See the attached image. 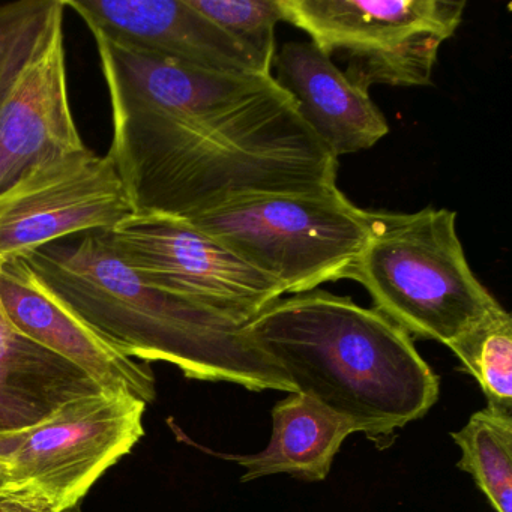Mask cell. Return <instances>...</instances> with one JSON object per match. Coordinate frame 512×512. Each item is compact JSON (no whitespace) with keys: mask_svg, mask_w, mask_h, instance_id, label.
I'll use <instances>...</instances> for the list:
<instances>
[{"mask_svg":"<svg viewBox=\"0 0 512 512\" xmlns=\"http://www.w3.org/2000/svg\"><path fill=\"white\" fill-rule=\"evenodd\" d=\"M109 154L134 214L187 220L242 197L337 184V158L265 74H230L181 112L113 118Z\"/></svg>","mask_w":512,"mask_h":512,"instance_id":"obj_1","label":"cell"},{"mask_svg":"<svg viewBox=\"0 0 512 512\" xmlns=\"http://www.w3.org/2000/svg\"><path fill=\"white\" fill-rule=\"evenodd\" d=\"M295 392L379 446L427 415L439 380L412 337L376 308L323 290L281 298L245 325Z\"/></svg>","mask_w":512,"mask_h":512,"instance_id":"obj_2","label":"cell"},{"mask_svg":"<svg viewBox=\"0 0 512 512\" xmlns=\"http://www.w3.org/2000/svg\"><path fill=\"white\" fill-rule=\"evenodd\" d=\"M23 260L68 310L128 358L169 362L190 379L295 392L251 340L247 323L146 283L98 232L53 242Z\"/></svg>","mask_w":512,"mask_h":512,"instance_id":"obj_3","label":"cell"},{"mask_svg":"<svg viewBox=\"0 0 512 512\" xmlns=\"http://www.w3.org/2000/svg\"><path fill=\"white\" fill-rule=\"evenodd\" d=\"M349 278L410 337L445 346L499 305L470 268L449 209L371 212L370 238Z\"/></svg>","mask_w":512,"mask_h":512,"instance_id":"obj_4","label":"cell"},{"mask_svg":"<svg viewBox=\"0 0 512 512\" xmlns=\"http://www.w3.org/2000/svg\"><path fill=\"white\" fill-rule=\"evenodd\" d=\"M187 221L274 278L286 295L349 278L371 232V211L350 202L337 184L242 197Z\"/></svg>","mask_w":512,"mask_h":512,"instance_id":"obj_5","label":"cell"},{"mask_svg":"<svg viewBox=\"0 0 512 512\" xmlns=\"http://www.w3.org/2000/svg\"><path fill=\"white\" fill-rule=\"evenodd\" d=\"M284 22L326 55L347 59V79L428 86L440 47L463 22V0H281Z\"/></svg>","mask_w":512,"mask_h":512,"instance_id":"obj_6","label":"cell"},{"mask_svg":"<svg viewBox=\"0 0 512 512\" xmlns=\"http://www.w3.org/2000/svg\"><path fill=\"white\" fill-rule=\"evenodd\" d=\"M98 235L146 283L244 323L286 296L278 281L184 218L133 214Z\"/></svg>","mask_w":512,"mask_h":512,"instance_id":"obj_7","label":"cell"},{"mask_svg":"<svg viewBox=\"0 0 512 512\" xmlns=\"http://www.w3.org/2000/svg\"><path fill=\"white\" fill-rule=\"evenodd\" d=\"M145 410L133 395L103 389L19 434L8 461L50 512L73 511L142 439Z\"/></svg>","mask_w":512,"mask_h":512,"instance_id":"obj_8","label":"cell"},{"mask_svg":"<svg viewBox=\"0 0 512 512\" xmlns=\"http://www.w3.org/2000/svg\"><path fill=\"white\" fill-rule=\"evenodd\" d=\"M133 214L112 155L88 148L35 167L0 193V259H26L70 236L107 232Z\"/></svg>","mask_w":512,"mask_h":512,"instance_id":"obj_9","label":"cell"},{"mask_svg":"<svg viewBox=\"0 0 512 512\" xmlns=\"http://www.w3.org/2000/svg\"><path fill=\"white\" fill-rule=\"evenodd\" d=\"M64 2L0 100V193L35 167L86 151L73 115Z\"/></svg>","mask_w":512,"mask_h":512,"instance_id":"obj_10","label":"cell"},{"mask_svg":"<svg viewBox=\"0 0 512 512\" xmlns=\"http://www.w3.org/2000/svg\"><path fill=\"white\" fill-rule=\"evenodd\" d=\"M110 43L155 53L202 70L265 73L259 62L190 0H62Z\"/></svg>","mask_w":512,"mask_h":512,"instance_id":"obj_11","label":"cell"},{"mask_svg":"<svg viewBox=\"0 0 512 512\" xmlns=\"http://www.w3.org/2000/svg\"><path fill=\"white\" fill-rule=\"evenodd\" d=\"M0 298L19 331L85 371L101 389L127 392L145 404L157 397L154 371L122 355L68 310L25 260L2 262Z\"/></svg>","mask_w":512,"mask_h":512,"instance_id":"obj_12","label":"cell"},{"mask_svg":"<svg viewBox=\"0 0 512 512\" xmlns=\"http://www.w3.org/2000/svg\"><path fill=\"white\" fill-rule=\"evenodd\" d=\"M275 82L335 158L367 151L389 133L370 91L347 79L316 44L286 43L272 62Z\"/></svg>","mask_w":512,"mask_h":512,"instance_id":"obj_13","label":"cell"},{"mask_svg":"<svg viewBox=\"0 0 512 512\" xmlns=\"http://www.w3.org/2000/svg\"><path fill=\"white\" fill-rule=\"evenodd\" d=\"M100 391L85 371L19 331L0 298V455L65 404Z\"/></svg>","mask_w":512,"mask_h":512,"instance_id":"obj_14","label":"cell"},{"mask_svg":"<svg viewBox=\"0 0 512 512\" xmlns=\"http://www.w3.org/2000/svg\"><path fill=\"white\" fill-rule=\"evenodd\" d=\"M355 427L307 395L292 392L272 410L268 446L253 455H230L245 473L241 481L286 473L305 481H322Z\"/></svg>","mask_w":512,"mask_h":512,"instance_id":"obj_15","label":"cell"},{"mask_svg":"<svg viewBox=\"0 0 512 512\" xmlns=\"http://www.w3.org/2000/svg\"><path fill=\"white\" fill-rule=\"evenodd\" d=\"M452 439L461 449L457 466L472 475L496 512H512V415L473 413Z\"/></svg>","mask_w":512,"mask_h":512,"instance_id":"obj_16","label":"cell"},{"mask_svg":"<svg viewBox=\"0 0 512 512\" xmlns=\"http://www.w3.org/2000/svg\"><path fill=\"white\" fill-rule=\"evenodd\" d=\"M448 347L481 386L488 409L512 415L511 314L497 305Z\"/></svg>","mask_w":512,"mask_h":512,"instance_id":"obj_17","label":"cell"},{"mask_svg":"<svg viewBox=\"0 0 512 512\" xmlns=\"http://www.w3.org/2000/svg\"><path fill=\"white\" fill-rule=\"evenodd\" d=\"M190 4L244 47L265 73L272 74L275 29L284 22L281 0H190Z\"/></svg>","mask_w":512,"mask_h":512,"instance_id":"obj_18","label":"cell"},{"mask_svg":"<svg viewBox=\"0 0 512 512\" xmlns=\"http://www.w3.org/2000/svg\"><path fill=\"white\" fill-rule=\"evenodd\" d=\"M59 7L61 0H17L0 5V100Z\"/></svg>","mask_w":512,"mask_h":512,"instance_id":"obj_19","label":"cell"},{"mask_svg":"<svg viewBox=\"0 0 512 512\" xmlns=\"http://www.w3.org/2000/svg\"><path fill=\"white\" fill-rule=\"evenodd\" d=\"M0 512H50L43 499L14 473L7 455H0Z\"/></svg>","mask_w":512,"mask_h":512,"instance_id":"obj_20","label":"cell"}]
</instances>
